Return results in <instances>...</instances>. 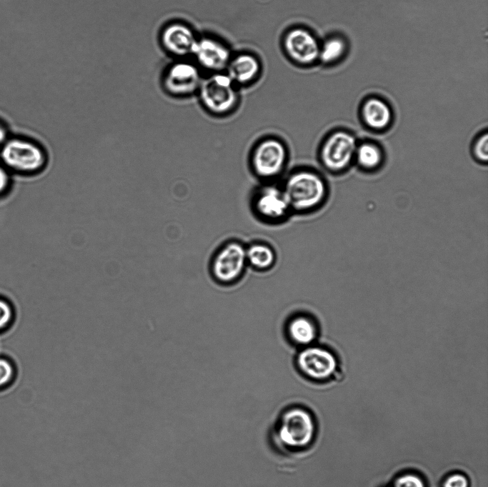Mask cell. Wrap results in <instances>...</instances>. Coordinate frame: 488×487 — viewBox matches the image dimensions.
Segmentation results:
<instances>
[{
    "label": "cell",
    "mask_w": 488,
    "mask_h": 487,
    "mask_svg": "<svg viewBox=\"0 0 488 487\" xmlns=\"http://www.w3.org/2000/svg\"><path fill=\"white\" fill-rule=\"evenodd\" d=\"M285 143L275 136L258 141L250 154V166L254 175L264 182L274 181L284 171L288 161Z\"/></svg>",
    "instance_id": "cell-5"
},
{
    "label": "cell",
    "mask_w": 488,
    "mask_h": 487,
    "mask_svg": "<svg viewBox=\"0 0 488 487\" xmlns=\"http://www.w3.org/2000/svg\"><path fill=\"white\" fill-rule=\"evenodd\" d=\"M16 377V368L12 361L0 356V391L9 387Z\"/></svg>",
    "instance_id": "cell-20"
},
{
    "label": "cell",
    "mask_w": 488,
    "mask_h": 487,
    "mask_svg": "<svg viewBox=\"0 0 488 487\" xmlns=\"http://www.w3.org/2000/svg\"><path fill=\"white\" fill-rule=\"evenodd\" d=\"M469 483L467 477L460 473L449 475L442 483V487H469Z\"/></svg>",
    "instance_id": "cell-24"
},
{
    "label": "cell",
    "mask_w": 488,
    "mask_h": 487,
    "mask_svg": "<svg viewBox=\"0 0 488 487\" xmlns=\"http://www.w3.org/2000/svg\"><path fill=\"white\" fill-rule=\"evenodd\" d=\"M260 70V62L255 56L242 53L231 56L226 68V73L236 85H246L257 79Z\"/></svg>",
    "instance_id": "cell-15"
},
{
    "label": "cell",
    "mask_w": 488,
    "mask_h": 487,
    "mask_svg": "<svg viewBox=\"0 0 488 487\" xmlns=\"http://www.w3.org/2000/svg\"><path fill=\"white\" fill-rule=\"evenodd\" d=\"M283 47L287 56L300 65L319 61L320 42L309 29L297 26L284 34Z\"/></svg>",
    "instance_id": "cell-12"
},
{
    "label": "cell",
    "mask_w": 488,
    "mask_h": 487,
    "mask_svg": "<svg viewBox=\"0 0 488 487\" xmlns=\"http://www.w3.org/2000/svg\"><path fill=\"white\" fill-rule=\"evenodd\" d=\"M360 114L364 124L376 131L385 130L393 119L390 105L379 96L365 99L361 106Z\"/></svg>",
    "instance_id": "cell-14"
},
{
    "label": "cell",
    "mask_w": 488,
    "mask_h": 487,
    "mask_svg": "<svg viewBox=\"0 0 488 487\" xmlns=\"http://www.w3.org/2000/svg\"><path fill=\"white\" fill-rule=\"evenodd\" d=\"M392 487H426L421 476L413 473H406L397 476Z\"/></svg>",
    "instance_id": "cell-21"
},
{
    "label": "cell",
    "mask_w": 488,
    "mask_h": 487,
    "mask_svg": "<svg viewBox=\"0 0 488 487\" xmlns=\"http://www.w3.org/2000/svg\"><path fill=\"white\" fill-rule=\"evenodd\" d=\"M354 159L361 168L372 171L382 164L384 154L377 144L366 141L357 145Z\"/></svg>",
    "instance_id": "cell-18"
},
{
    "label": "cell",
    "mask_w": 488,
    "mask_h": 487,
    "mask_svg": "<svg viewBox=\"0 0 488 487\" xmlns=\"http://www.w3.org/2000/svg\"><path fill=\"white\" fill-rule=\"evenodd\" d=\"M197 39L194 29L188 24L179 20L165 23L158 36L161 49L172 59L191 56Z\"/></svg>",
    "instance_id": "cell-9"
},
{
    "label": "cell",
    "mask_w": 488,
    "mask_h": 487,
    "mask_svg": "<svg viewBox=\"0 0 488 487\" xmlns=\"http://www.w3.org/2000/svg\"><path fill=\"white\" fill-rule=\"evenodd\" d=\"M48 156L38 142L26 138H9L0 147V163L10 172L36 174L46 166Z\"/></svg>",
    "instance_id": "cell-3"
},
{
    "label": "cell",
    "mask_w": 488,
    "mask_h": 487,
    "mask_svg": "<svg viewBox=\"0 0 488 487\" xmlns=\"http://www.w3.org/2000/svg\"><path fill=\"white\" fill-rule=\"evenodd\" d=\"M472 153L476 159L481 162H487L488 159V135L485 132L475 141Z\"/></svg>",
    "instance_id": "cell-23"
},
{
    "label": "cell",
    "mask_w": 488,
    "mask_h": 487,
    "mask_svg": "<svg viewBox=\"0 0 488 487\" xmlns=\"http://www.w3.org/2000/svg\"><path fill=\"white\" fill-rule=\"evenodd\" d=\"M10 171L0 163V196L9 189L11 183Z\"/></svg>",
    "instance_id": "cell-25"
},
{
    "label": "cell",
    "mask_w": 488,
    "mask_h": 487,
    "mask_svg": "<svg viewBox=\"0 0 488 487\" xmlns=\"http://www.w3.org/2000/svg\"><path fill=\"white\" fill-rule=\"evenodd\" d=\"M349 50L347 40L342 35L334 34L320 43L319 61L332 65L341 61Z\"/></svg>",
    "instance_id": "cell-17"
},
{
    "label": "cell",
    "mask_w": 488,
    "mask_h": 487,
    "mask_svg": "<svg viewBox=\"0 0 488 487\" xmlns=\"http://www.w3.org/2000/svg\"><path fill=\"white\" fill-rule=\"evenodd\" d=\"M191 56L199 68L214 73L226 69L231 58L229 49L221 41L210 36L198 37Z\"/></svg>",
    "instance_id": "cell-13"
},
{
    "label": "cell",
    "mask_w": 488,
    "mask_h": 487,
    "mask_svg": "<svg viewBox=\"0 0 488 487\" xmlns=\"http://www.w3.org/2000/svg\"><path fill=\"white\" fill-rule=\"evenodd\" d=\"M247 261L254 268L268 269L275 261V253L272 248L264 243H253L246 247Z\"/></svg>",
    "instance_id": "cell-19"
},
{
    "label": "cell",
    "mask_w": 488,
    "mask_h": 487,
    "mask_svg": "<svg viewBox=\"0 0 488 487\" xmlns=\"http://www.w3.org/2000/svg\"><path fill=\"white\" fill-rule=\"evenodd\" d=\"M254 214L267 223H279L292 213L280 184L274 181L264 182L258 187L252 198Z\"/></svg>",
    "instance_id": "cell-8"
},
{
    "label": "cell",
    "mask_w": 488,
    "mask_h": 487,
    "mask_svg": "<svg viewBox=\"0 0 488 487\" xmlns=\"http://www.w3.org/2000/svg\"><path fill=\"white\" fill-rule=\"evenodd\" d=\"M287 333L295 344L308 346L317 338L318 331L312 319L309 316L299 315L289 321Z\"/></svg>",
    "instance_id": "cell-16"
},
{
    "label": "cell",
    "mask_w": 488,
    "mask_h": 487,
    "mask_svg": "<svg viewBox=\"0 0 488 487\" xmlns=\"http://www.w3.org/2000/svg\"><path fill=\"white\" fill-rule=\"evenodd\" d=\"M357 145L351 132L342 129L332 131L319 147V159L322 166L332 173L344 171L354 159Z\"/></svg>",
    "instance_id": "cell-7"
},
{
    "label": "cell",
    "mask_w": 488,
    "mask_h": 487,
    "mask_svg": "<svg viewBox=\"0 0 488 487\" xmlns=\"http://www.w3.org/2000/svg\"><path fill=\"white\" fill-rule=\"evenodd\" d=\"M316 434L317 423L313 413L306 407L292 406L279 415L274 428L273 439L282 451L296 453L309 448Z\"/></svg>",
    "instance_id": "cell-1"
},
{
    "label": "cell",
    "mask_w": 488,
    "mask_h": 487,
    "mask_svg": "<svg viewBox=\"0 0 488 487\" xmlns=\"http://www.w3.org/2000/svg\"><path fill=\"white\" fill-rule=\"evenodd\" d=\"M8 139V131L6 126L0 123V147Z\"/></svg>",
    "instance_id": "cell-26"
},
{
    "label": "cell",
    "mask_w": 488,
    "mask_h": 487,
    "mask_svg": "<svg viewBox=\"0 0 488 487\" xmlns=\"http://www.w3.org/2000/svg\"><path fill=\"white\" fill-rule=\"evenodd\" d=\"M299 371L313 381H322L331 378L337 368V360L329 349L308 346L302 350L297 358Z\"/></svg>",
    "instance_id": "cell-10"
},
{
    "label": "cell",
    "mask_w": 488,
    "mask_h": 487,
    "mask_svg": "<svg viewBox=\"0 0 488 487\" xmlns=\"http://www.w3.org/2000/svg\"><path fill=\"white\" fill-rule=\"evenodd\" d=\"M14 318V310L11 303L0 297V332L10 326Z\"/></svg>",
    "instance_id": "cell-22"
},
{
    "label": "cell",
    "mask_w": 488,
    "mask_h": 487,
    "mask_svg": "<svg viewBox=\"0 0 488 487\" xmlns=\"http://www.w3.org/2000/svg\"><path fill=\"white\" fill-rule=\"evenodd\" d=\"M247 263L246 247L239 241H229L215 255L212 273L219 282L231 283L242 274Z\"/></svg>",
    "instance_id": "cell-11"
},
{
    "label": "cell",
    "mask_w": 488,
    "mask_h": 487,
    "mask_svg": "<svg viewBox=\"0 0 488 487\" xmlns=\"http://www.w3.org/2000/svg\"><path fill=\"white\" fill-rule=\"evenodd\" d=\"M163 91L173 98H185L197 92L202 78L200 68L187 59H172L160 76Z\"/></svg>",
    "instance_id": "cell-6"
},
{
    "label": "cell",
    "mask_w": 488,
    "mask_h": 487,
    "mask_svg": "<svg viewBox=\"0 0 488 487\" xmlns=\"http://www.w3.org/2000/svg\"><path fill=\"white\" fill-rule=\"evenodd\" d=\"M197 93L202 106L218 116L234 111L239 101L236 84L223 71L214 72L202 79Z\"/></svg>",
    "instance_id": "cell-4"
},
{
    "label": "cell",
    "mask_w": 488,
    "mask_h": 487,
    "mask_svg": "<svg viewBox=\"0 0 488 487\" xmlns=\"http://www.w3.org/2000/svg\"><path fill=\"white\" fill-rule=\"evenodd\" d=\"M280 185L292 213L313 211L323 204L327 196L324 179L319 173L309 168L292 171Z\"/></svg>",
    "instance_id": "cell-2"
}]
</instances>
